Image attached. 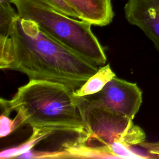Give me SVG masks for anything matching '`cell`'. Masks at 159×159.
<instances>
[{
	"label": "cell",
	"mask_w": 159,
	"mask_h": 159,
	"mask_svg": "<svg viewBox=\"0 0 159 159\" xmlns=\"http://www.w3.org/2000/svg\"><path fill=\"white\" fill-rule=\"evenodd\" d=\"M0 68L76 90L98 70V65L63 46L32 20H16L9 35L0 37Z\"/></svg>",
	"instance_id": "cell-1"
},
{
	"label": "cell",
	"mask_w": 159,
	"mask_h": 159,
	"mask_svg": "<svg viewBox=\"0 0 159 159\" xmlns=\"http://www.w3.org/2000/svg\"><path fill=\"white\" fill-rule=\"evenodd\" d=\"M67 86L47 80H31L18 88L11 100L0 99L1 114L15 111L24 124L57 132H84L78 98Z\"/></svg>",
	"instance_id": "cell-2"
},
{
	"label": "cell",
	"mask_w": 159,
	"mask_h": 159,
	"mask_svg": "<svg viewBox=\"0 0 159 159\" xmlns=\"http://www.w3.org/2000/svg\"><path fill=\"white\" fill-rule=\"evenodd\" d=\"M20 18L35 22L39 28L63 46L96 65H104L103 47L91 30V24L79 20L37 0H13Z\"/></svg>",
	"instance_id": "cell-3"
},
{
	"label": "cell",
	"mask_w": 159,
	"mask_h": 159,
	"mask_svg": "<svg viewBox=\"0 0 159 159\" xmlns=\"http://www.w3.org/2000/svg\"><path fill=\"white\" fill-rule=\"evenodd\" d=\"M78 98L84 132L79 135L76 143L113 155L110 147L116 141L130 146L145 141L144 131L130 119L93 105L84 97Z\"/></svg>",
	"instance_id": "cell-4"
},
{
	"label": "cell",
	"mask_w": 159,
	"mask_h": 159,
	"mask_svg": "<svg viewBox=\"0 0 159 159\" xmlns=\"http://www.w3.org/2000/svg\"><path fill=\"white\" fill-rule=\"evenodd\" d=\"M84 98L93 105L132 120L142 103V92L137 84L116 76L99 92Z\"/></svg>",
	"instance_id": "cell-5"
},
{
	"label": "cell",
	"mask_w": 159,
	"mask_h": 159,
	"mask_svg": "<svg viewBox=\"0 0 159 159\" xmlns=\"http://www.w3.org/2000/svg\"><path fill=\"white\" fill-rule=\"evenodd\" d=\"M124 13L128 22L139 27L159 52V0H127Z\"/></svg>",
	"instance_id": "cell-6"
},
{
	"label": "cell",
	"mask_w": 159,
	"mask_h": 159,
	"mask_svg": "<svg viewBox=\"0 0 159 159\" xmlns=\"http://www.w3.org/2000/svg\"><path fill=\"white\" fill-rule=\"evenodd\" d=\"M78 14L80 19L91 25L105 26L113 19L111 0H63Z\"/></svg>",
	"instance_id": "cell-7"
},
{
	"label": "cell",
	"mask_w": 159,
	"mask_h": 159,
	"mask_svg": "<svg viewBox=\"0 0 159 159\" xmlns=\"http://www.w3.org/2000/svg\"><path fill=\"white\" fill-rule=\"evenodd\" d=\"M116 76L109 64L98 68V71L92 75L81 87L74 91L76 97H84L92 95L99 92L105 85Z\"/></svg>",
	"instance_id": "cell-8"
},
{
	"label": "cell",
	"mask_w": 159,
	"mask_h": 159,
	"mask_svg": "<svg viewBox=\"0 0 159 159\" xmlns=\"http://www.w3.org/2000/svg\"><path fill=\"white\" fill-rule=\"evenodd\" d=\"M53 133H55L53 131L48 129L33 127L31 136L25 142L16 147L2 150L0 153V157L1 158H16L19 155L32 150L39 142Z\"/></svg>",
	"instance_id": "cell-9"
},
{
	"label": "cell",
	"mask_w": 159,
	"mask_h": 159,
	"mask_svg": "<svg viewBox=\"0 0 159 159\" xmlns=\"http://www.w3.org/2000/svg\"><path fill=\"white\" fill-rule=\"evenodd\" d=\"M19 17L11 4H0V37L9 35L13 25Z\"/></svg>",
	"instance_id": "cell-10"
},
{
	"label": "cell",
	"mask_w": 159,
	"mask_h": 159,
	"mask_svg": "<svg viewBox=\"0 0 159 159\" xmlns=\"http://www.w3.org/2000/svg\"><path fill=\"white\" fill-rule=\"evenodd\" d=\"M110 151L118 158H144L133 150L132 146L126 145L120 141L114 142L110 147Z\"/></svg>",
	"instance_id": "cell-11"
},
{
	"label": "cell",
	"mask_w": 159,
	"mask_h": 159,
	"mask_svg": "<svg viewBox=\"0 0 159 159\" xmlns=\"http://www.w3.org/2000/svg\"><path fill=\"white\" fill-rule=\"evenodd\" d=\"M16 158H27V159H33V158H70L68 152L62 149L61 150L58 151H35V150H29L25 152Z\"/></svg>",
	"instance_id": "cell-12"
},
{
	"label": "cell",
	"mask_w": 159,
	"mask_h": 159,
	"mask_svg": "<svg viewBox=\"0 0 159 159\" xmlns=\"http://www.w3.org/2000/svg\"><path fill=\"white\" fill-rule=\"evenodd\" d=\"M1 125H0V136L4 137L12 132L16 130L20 126L23 125V123L20 117L16 114L14 119H11L7 115L1 114Z\"/></svg>",
	"instance_id": "cell-13"
},
{
	"label": "cell",
	"mask_w": 159,
	"mask_h": 159,
	"mask_svg": "<svg viewBox=\"0 0 159 159\" xmlns=\"http://www.w3.org/2000/svg\"><path fill=\"white\" fill-rule=\"evenodd\" d=\"M41 1L54 9L61 12L65 15L73 18L79 19L78 14L76 12L70 7L63 0H37Z\"/></svg>",
	"instance_id": "cell-14"
},
{
	"label": "cell",
	"mask_w": 159,
	"mask_h": 159,
	"mask_svg": "<svg viewBox=\"0 0 159 159\" xmlns=\"http://www.w3.org/2000/svg\"><path fill=\"white\" fill-rule=\"evenodd\" d=\"M139 146L145 149L148 154L159 156V141L157 142H147L145 141L139 144Z\"/></svg>",
	"instance_id": "cell-15"
},
{
	"label": "cell",
	"mask_w": 159,
	"mask_h": 159,
	"mask_svg": "<svg viewBox=\"0 0 159 159\" xmlns=\"http://www.w3.org/2000/svg\"><path fill=\"white\" fill-rule=\"evenodd\" d=\"M13 0H0V4H11L12 3Z\"/></svg>",
	"instance_id": "cell-16"
}]
</instances>
